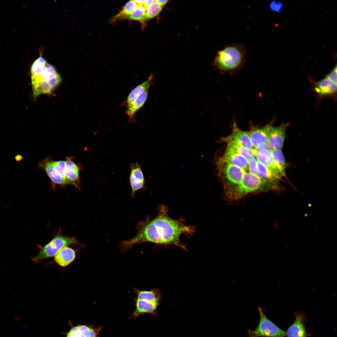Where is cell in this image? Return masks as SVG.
<instances>
[{"label":"cell","mask_w":337,"mask_h":337,"mask_svg":"<svg viewBox=\"0 0 337 337\" xmlns=\"http://www.w3.org/2000/svg\"><path fill=\"white\" fill-rule=\"evenodd\" d=\"M155 1L157 2L160 5H161V6H162L163 7V6L165 5L168 2V0H155Z\"/></svg>","instance_id":"e575fe53"},{"label":"cell","mask_w":337,"mask_h":337,"mask_svg":"<svg viewBox=\"0 0 337 337\" xmlns=\"http://www.w3.org/2000/svg\"><path fill=\"white\" fill-rule=\"evenodd\" d=\"M219 159L247 171L248 170V160L243 156L226 149Z\"/></svg>","instance_id":"2e32d148"},{"label":"cell","mask_w":337,"mask_h":337,"mask_svg":"<svg viewBox=\"0 0 337 337\" xmlns=\"http://www.w3.org/2000/svg\"><path fill=\"white\" fill-rule=\"evenodd\" d=\"M50 158H47L39 163V167L43 168L51 181L53 185L66 184L62 178L56 172L50 162Z\"/></svg>","instance_id":"ffe728a7"},{"label":"cell","mask_w":337,"mask_h":337,"mask_svg":"<svg viewBox=\"0 0 337 337\" xmlns=\"http://www.w3.org/2000/svg\"><path fill=\"white\" fill-rule=\"evenodd\" d=\"M260 320L256 328L247 331L249 337H285L286 332L279 328L266 316L263 309L258 307Z\"/></svg>","instance_id":"52a82bcc"},{"label":"cell","mask_w":337,"mask_h":337,"mask_svg":"<svg viewBox=\"0 0 337 337\" xmlns=\"http://www.w3.org/2000/svg\"><path fill=\"white\" fill-rule=\"evenodd\" d=\"M134 290L137 297L134 300L135 308L133 317L135 318L144 314L154 313L160 300V295L157 290L146 291L134 288Z\"/></svg>","instance_id":"5b68a950"},{"label":"cell","mask_w":337,"mask_h":337,"mask_svg":"<svg viewBox=\"0 0 337 337\" xmlns=\"http://www.w3.org/2000/svg\"><path fill=\"white\" fill-rule=\"evenodd\" d=\"M255 156L258 162L268 168L273 173L281 178L285 176L275 163L271 149H256Z\"/></svg>","instance_id":"8fae6325"},{"label":"cell","mask_w":337,"mask_h":337,"mask_svg":"<svg viewBox=\"0 0 337 337\" xmlns=\"http://www.w3.org/2000/svg\"><path fill=\"white\" fill-rule=\"evenodd\" d=\"M149 89L142 92L129 104L127 106L126 113L130 121L133 120L136 112L144 104L147 98Z\"/></svg>","instance_id":"d6986e66"},{"label":"cell","mask_w":337,"mask_h":337,"mask_svg":"<svg viewBox=\"0 0 337 337\" xmlns=\"http://www.w3.org/2000/svg\"><path fill=\"white\" fill-rule=\"evenodd\" d=\"M247 58V52L243 44L232 43L217 51L213 66L222 73H232L240 69Z\"/></svg>","instance_id":"277c9868"},{"label":"cell","mask_w":337,"mask_h":337,"mask_svg":"<svg viewBox=\"0 0 337 337\" xmlns=\"http://www.w3.org/2000/svg\"><path fill=\"white\" fill-rule=\"evenodd\" d=\"M75 244H80V243L73 237L57 235L42 247L38 254L32 257V260L35 262H38L44 259L54 256L63 247Z\"/></svg>","instance_id":"ba28073f"},{"label":"cell","mask_w":337,"mask_h":337,"mask_svg":"<svg viewBox=\"0 0 337 337\" xmlns=\"http://www.w3.org/2000/svg\"><path fill=\"white\" fill-rule=\"evenodd\" d=\"M162 8L163 7L155 0L152 4L146 8V20L151 19L157 16L161 11Z\"/></svg>","instance_id":"83f0119b"},{"label":"cell","mask_w":337,"mask_h":337,"mask_svg":"<svg viewBox=\"0 0 337 337\" xmlns=\"http://www.w3.org/2000/svg\"><path fill=\"white\" fill-rule=\"evenodd\" d=\"M153 75H151L146 81L139 85L131 90L125 100L126 106L131 103L142 92L149 89L153 84Z\"/></svg>","instance_id":"603a6c76"},{"label":"cell","mask_w":337,"mask_h":337,"mask_svg":"<svg viewBox=\"0 0 337 337\" xmlns=\"http://www.w3.org/2000/svg\"><path fill=\"white\" fill-rule=\"evenodd\" d=\"M271 151L275 163L281 171L285 174L286 162L281 149H271Z\"/></svg>","instance_id":"4316f807"},{"label":"cell","mask_w":337,"mask_h":337,"mask_svg":"<svg viewBox=\"0 0 337 337\" xmlns=\"http://www.w3.org/2000/svg\"><path fill=\"white\" fill-rule=\"evenodd\" d=\"M50 162L56 172L62 178L66 184L65 161H53L50 159Z\"/></svg>","instance_id":"f1b7e54d"},{"label":"cell","mask_w":337,"mask_h":337,"mask_svg":"<svg viewBox=\"0 0 337 337\" xmlns=\"http://www.w3.org/2000/svg\"><path fill=\"white\" fill-rule=\"evenodd\" d=\"M295 320L286 332L287 337H308L310 334L307 332L305 325L306 318L302 311L295 312Z\"/></svg>","instance_id":"30bf717a"},{"label":"cell","mask_w":337,"mask_h":337,"mask_svg":"<svg viewBox=\"0 0 337 337\" xmlns=\"http://www.w3.org/2000/svg\"><path fill=\"white\" fill-rule=\"evenodd\" d=\"M75 257V251L67 246L62 248L56 253L54 256V260L60 266L65 267L71 263Z\"/></svg>","instance_id":"ac0fdd59"},{"label":"cell","mask_w":337,"mask_h":337,"mask_svg":"<svg viewBox=\"0 0 337 337\" xmlns=\"http://www.w3.org/2000/svg\"><path fill=\"white\" fill-rule=\"evenodd\" d=\"M217 165L224 191L238 184L246 172L244 170L219 158L217 162Z\"/></svg>","instance_id":"8992f818"},{"label":"cell","mask_w":337,"mask_h":337,"mask_svg":"<svg viewBox=\"0 0 337 337\" xmlns=\"http://www.w3.org/2000/svg\"><path fill=\"white\" fill-rule=\"evenodd\" d=\"M138 5H143L145 0H134Z\"/></svg>","instance_id":"d590c367"},{"label":"cell","mask_w":337,"mask_h":337,"mask_svg":"<svg viewBox=\"0 0 337 337\" xmlns=\"http://www.w3.org/2000/svg\"><path fill=\"white\" fill-rule=\"evenodd\" d=\"M287 124H282L271 129L267 144L271 149H281L283 148L286 135Z\"/></svg>","instance_id":"4fadbf2b"},{"label":"cell","mask_w":337,"mask_h":337,"mask_svg":"<svg viewBox=\"0 0 337 337\" xmlns=\"http://www.w3.org/2000/svg\"><path fill=\"white\" fill-rule=\"evenodd\" d=\"M315 90L321 96L332 95L336 92L337 85L325 77L316 83Z\"/></svg>","instance_id":"44dd1931"},{"label":"cell","mask_w":337,"mask_h":337,"mask_svg":"<svg viewBox=\"0 0 337 337\" xmlns=\"http://www.w3.org/2000/svg\"><path fill=\"white\" fill-rule=\"evenodd\" d=\"M31 80L33 95L50 94L61 82V78L55 67L40 56L31 68Z\"/></svg>","instance_id":"7a4b0ae2"},{"label":"cell","mask_w":337,"mask_h":337,"mask_svg":"<svg viewBox=\"0 0 337 337\" xmlns=\"http://www.w3.org/2000/svg\"><path fill=\"white\" fill-rule=\"evenodd\" d=\"M66 162V184L74 185L77 188L80 187L79 169L77 165L71 157H67Z\"/></svg>","instance_id":"9a60e30c"},{"label":"cell","mask_w":337,"mask_h":337,"mask_svg":"<svg viewBox=\"0 0 337 337\" xmlns=\"http://www.w3.org/2000/svg\"><path fill=\"white\" fill-rule=\"evenodd\" d=\"M137 5L134 0L128 1L120 12L113 17L111 21L115 22L118 19H125L135 9Z\"/></svg>","instance_id":"d4e9b609"},{"label":"cell","mask_w":337,"mask_h":337,"mask_svg":"<svg viewBox=\"0 0 337 337\" xmlns=\"http://www.w3.org/2000/svg\"><path fill=\"white\" fill-rule=\"evenodd\" d=\"M337 66L336 65L326 77V78L336 85H337Z\"/></svg>","instance_id":"1f68e13d"},{"label":"cell","mask_w":337,"mask_h":337,"mask_svg":"<svg viewBox=\"0 0 337 337\" xmlns=\"http://www.w3.org/2000/svg\"><path fill=\"white\" fill-rule=\"evenodd\" d=\"M154 1L155 0H145L143 5L146 9L147 7L152 4L154 2Z\"/></svg>","instance_id":"d6a6232c"},{"label":"cell","mask_w":337,"mask_h":337,"mask_svg":"<svg viewBox=\"0 0 337 337\" xmlns=\"http://www.w3.org/2000/svg\"><path fill=\"white\" fill-rule=\"evenodd\" d=\"M193 231L191 227L170 217L166 207L162 206L157 217L144 222L134 237L121 242L119 247L123 252L135 244L150 242L174 245L184 249L180 242V236L183 233H191Z\"/></svg>","instance_id":"6da1fadb"},{"label":"cell","mask_w":337,"mask_h":337,"mask_svg":"<svg viewBox=\"0 0 337 337\" xmlns=\"http://www.w3.org/2000/svg\"><path fill=\"white\" fill-rule=\"evenodd\" d=\"M248 170L250 173L257 175V161L255 157L248 160Z\"/></svg>","instance_id":"f546056e"},{"label":"cell","mask_w":337,"mask_h":337,"mask_svg":"<svg viewBox=\"0 0 337 337\" xmlns=\"http://www.w3.org/2000/svg\"><path fill=\"white\" fill-rule=\"evenodd\" d=\"M272 121L262 127L252 126L248 132L253 148H255L262 144H267L270 131L273 127Z\"/></svg>","instance_id":"5bb4252c"},{"label":"cell","mask_w":337,"mask_h":337,"mask_svg":"<svg viewBox=\"0 0 337 337\" xmlns=\"http://www.w3.org/2000/svg\"><path fill=\"white\" fill-rule=\"evenodd\" d=\"M101 327L95 328L86 325H78L72 328L67 337H98Z\"/></svg>","instance_id":"e0dca14e"},{"label":"cell","mask_w":337,"mask_h":337,"mask_svg":"<svg viewBox=\"0 0 337 337\" xmlns=\"http://www.w3.org/2000/svg\"><path fill=\"white\" fill-rule=\"evenodd\" d=\"M280 187L279 184L266 181L257 175L246 172L238 184L224 191V196L228 201H237L249 194L277 190Z\"/></svg>","instance_id":"3957f363"},{"label":"cell","mask_w":337,"mask_h":337,"mask_svg":"<svg viewBox=\"0 0 337 337\" xmlns=\"http://www.w3.org/2000/svg\"><path fill=\"white\" fill-rule=\"evenodd\" d=\"M146 9L143 5H138L135 9L125 19L139 21L144 23L146 20Z\"/></svg>","instance_id":"484cf974"},{"label":"cell","mask_w":337,"mask_h":337,"mask_svg":"<svg viewBox=\"0 0 337 337\" xmlns=\"http://www.w3.org/2000/svg\"><path fill=\"white\" fill-rule=\"evenodd\" d=\"M226 143L227 148L243 156L248 160L255 157L256 150L255 148L249 150L233 142H228Z\"/></svg>","instance_id":"cb8c5ba5"},{"label":"cell","mask_w":337,"mask_h":337,"mask_svg":"<svg viewBox=\"0 0 337 337\" xmlns=\"http://www.w3.org/2000/svg\"><path fill=\"white\" fill-rule=\"evenodd\" d=\"M257 175L264 180L277 184L279 183L281 179L268 168L258 161Z\"/></svg>","instance_id":"7402d4cb"},{"label":"cell","mask_w":337,"mask_h":337,"mask_svg":"<svg viewBox=\"0 0 337 337\" xmlns=\"http://www.w3.org/2000/svg\"><path fill=\"white\" fill-rule=\"evenodd\" d=\"M15 160L18 162L21 161L23 159V156L19 154L16 155L14 157Z\"/></svg>","instance_id":"836d02e7"},{"label":"cell","mask_w":337,"mask_h":337,"mask_svg":"<svg viewBox=\"0 0 337 337\" xmlns=\"http://www.w3.org/2000/svg\"><path fill=\"white\" fill-rule=\"evenodd\" d=\"M130 168L129 182L132 197H134L136 191L144 187L145 179L141 167L138 162L131 163Z\"/></svg>","instance_id":"7c38bea8"},{"label":"cell","mask_w":337,"mask_h":337,"mask_svg":"<svg viewBox=\"0 0 337 337\" xmlns=\"http://www.w3.org/2000/svg\"><path fill=\"white\" fill-rule=\"evenodd\" d=\"M269 6L270 9L272 11L279 12H280L282 9L283 3L280 1L273 0L270 2Z\"/></svg>","instance_id":"4dcf8cb0"},{"label":"cell","mask_w":337,"mask_h":337,"mask_svg":"<svg viewBox=\"0 0 337 337\" xmlns=\"http://www.w3.org/2000/svg\"><path fill=\"white\" fill-rule=\"evenodd\" d=\"M232 132L229 135L222 138V142L226 143L231 142L249 150L253 149L248 132L242 131L237 126L236 122L232 125Z\"/></svg>","instance_id":"9c48e42d"}]
</instances>
